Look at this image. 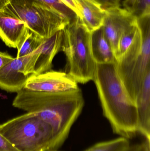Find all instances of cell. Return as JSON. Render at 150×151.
<instances>
[{"instance_id": "obj_16", "label": "cell", "mask_w": 150, "mask_h": 151, "mask_svg": "<svg viewBox=\"0 0 150 151\" xmlns=\"http://www.w3.org/2000/svg\"><path fill=\"white\" fill-rule=\"evenodd\" d=\"M123 5L137 19L150 16V0H124Z\"/></svg>"}, {"instance_id": "obj_11", "label": "cell", "mask_w": 150, "mask_h": 151, "mask_svg": "<svg viewBox=\"0 0 150 151\" xmlns=\"http://www.w3.org/2000/svg\"><path fill=\"white\" fill-rule=\"evenodd\" d=\"M138 134L150 139V70L144 76L135 100Z\"/></svg>"}, {"instance_id": "obj_20", "label": "cell", "mask_w": 150, "mask_h": 151, "mask_svg": "<svg viewBox=\"0 0 150 151\" xmlns=\"http://www.w3.org/2000/svg\"><path fill=\"white\" fill-rule=\"evenodd\" d=\"M105 11L119 8L121 0H94Z\"/></svg>"}, {"instance_id": "obj_8", "label": "cell", "mask_w": 150, "mask_h": 151, "mask_svg": "<svg viewBox=\"0 0 150 151\" xmlns=\"http://www.w3.org/2000/svg\"><path fill=\"white\" fill-rule=\"evenodd\" d=\"M29 55L15 58L0 70V88L8 92L17 93L24 88L30 76L23 72L24 66Z\"/></svg>"}, {"instance_id": "obj_1", "label": "cell", "mask_w": 150, "mask_h": 151, "mask_svg": "<svg viewBox=\"0 0 150 151\" xmlns=\"http://www.w3.org/2000/svg\"><path fill=\"white\" fill-rule=\"evenodd\" d=\"M12 103L16 108L35 112L52 127L54 150L57 151L68 136L71 127L81 114L84 99L80 89L50 93L22 89Z\"/></svg>"}, {"instance_id": "obj_17", "label": "cell", "mask_w": 150, "mask_h": 151, "mask_svg": "<svg viewBox=\"0 0 150 151\" xmlns=\"http://www.w3.org/2000/svg\"><path fill=\"white\" fill-rule=\"evenodd\" d=\"M130 140L120 137L98 143L84 151H122L129 145Z\"/></svg>"}, {"instance_id": "obj_18", "label": "cell", "mask_w": 150, "mask_h": 151, "mask_svg": "<svg viewBox=\"0 0 150 151\" xmlns=\"http://www.w3.org/2000/svg\"><path fill=\"white\" fill-rule=\"evenodd\" d=\"M42 2L53 8L66 17L70 21L77 17L76 14L61 0H42Z\"/></svg>"}, {"instance_id": "obj_23", "label": "cell", "mask_w": 150, "mask_h": 151, "mask_svg": "<svg viewBox=\"0 0 150 151\" xmlns=\"http://www.w3.org/2000/svg\"><path fill=\"white\" fill-rule=\"evenodd\" d=\"M14 58L5 52L0 51V70L13 60Z\"/></svg>"}, {"instance_id": "obj_25", "label": "cell", "mask_w": 150, "mask_h": 151, "mask_svg": "<svg viewBox=\"0 0 150 151\" xmlns=\"http://www.w3.org/2000/svg\"></svg>"}, {"instance_id": "obj_14", "label": "cell", "mask_w": 150, "mask_h": 151, "mask_svg": "<svg viewBox=\"0 0 150 151\" xmlns=\"http://www.w3.org/2000/svg\"><path fill=\"white\" fill-rule=\"evenodd\" d=\"M118 8L106 11V16L102 26L106 36L111 44L114 56L117 52L120 37Z\"/></svg>"}, {"instance_id": "obj_5", "label": "cell", "mask_w": 150, "mask_h": 151, "mask_svg": "<svg viewBox=\"0 0 150 151\" xmlns=\"http://www.w3.org/2000/svg\"><path fill=\"white\" fill-rule=\"evenodd\" d=\"M137 19L141 33L116 62L120 76L135 103L144 76L150 70V16Z\"/></svg>"}, {"instance_id": "obj_7", "label": "cell", "mask_w": 150, "mask_h": 151, "mask_svg": "<svg viewBox=\"0 0 150 151\" xmlns=\"http://www.w3.org/2000/svg\"><path fill=\"white\" fill-rule=\"evenodd\" d=\"M24 88L40 92H64L79 89L77 83L66 72L50 70L29 76Z\"/></svg>"}, {"instance_id": "obj_21", "label": "cell", "mask_w": 150, "mask_h": 151, "mask_svg": "<svg viewBox=\"0 0 150 151\" xmlns=\"http://www.w3.org/2000/svg\"><path fill=\"white\" fill-rule=\"evenodd\" d=\"M0 151H19L0 134Z\"/></svg>"}, {"instance_id": "obj_19", "label": "cell", "mask_w": 150, "mask_h": 151, "mask_svg": "<svg viewBox=\"0 0 150 151\" xmlns=\"http://www.w3.org/2000/svg\"><path fill=\"white\" fill-rule=\"evenodd\" d=\"M122 151H150V139L139 134L130 140L129 145Z\"/></svg>"}, {"instance_id": "obj_4", "label": "cell", "mask_w": 150, "mask_h": 151, "mask_svg": "<svg viewBox=\"0 0 150 151\" xmlns=\"http://www.w3.org/2000/svg\"><path fill=\"white\" fill-rule=\"evenodd\" d=\"M0 134L19 151H55L53 128L33 112L0 124Z\"/></svg>"}, {"instance_id": "obj_15", "label": "cell", "mask_w": 150, "mask_h": 151, "mask_svg": "<svg viewBox=\"0 0 150 151\" xmlns=\"http://www.w3.org/2000/svg\"><path fill=\"white\" fill-rule=\"evenodd\" d=\"M44 39L29 30L17 47L16 58H19L32 54L41 45Z\"/></svg>"}, {"instance_id": "obj_13", "label": "cell", "mask_w": 150, "mask_h": 151, "mask_svg": "<svg viewBox=\"0 0 150 151\" xmlns=\"http://www.w3.org/2000/svg\"><path fill=\"white\" fill-rule=\"evenodd\" d=\"M90 44L92 57L96 63H116L114 53L103 27L91 33Z\"/></svg>"}, {"instance_id": "obj_9", "label": "cell", "mask_w": 150, "mask_h": 151, "mask_svg": "<svg viewBox=\"0 0 150 151\" xmlns=\"http://www.w3.org/2000/svg\"><path fill=\"white\" fill-rule=\"evenodd\" d=\"M29 30L24 21L0 9V39L7 46L17 48Z\"/></svg>"}, {"instance_id": "obj_22", "label": "cell", "mask_w": 150, "mask_h": 151, "mask_svg": "<svg viewBox=\"0 0 150 151\" xmlns=\"http://www.w3.org/2000/svg\"><path fill=\"white\" fill-rule=\"evenodd\" d=\"M69 8H70L77 17L82 19V13L79 6L76 3L74 0H61Z\"/></svg>"}, {"instance_id": "obj_3", "label": "cell", "mask_w": 150, "mask_h": 151, "mask_svg": "<svg viewBox=\"0 0 150 151\" xmlns=\"http://www.w3.org/2000/svg\"><path fill=\"white\" fill-rule=\"evenodd\" d=\"M91 33L78 17L63 29L61 50L67 58L66 73L77 83L94 79L96 63L91 50Z\"/></svg>"}, {"instance_id": "obj_2", "label": "cell", "mask_w": 150, "mask_h": 151, "mask_svg": "<svg viewBox=\"0 0 150 151\" xmlns=\"http://www.w3.org/2000/svg\"><path fill=\"white\" fill-rule=\"evenodd\" d=\"M93 81L103 113L114 133L129 140L136 137L139 134L136 105L120 76L116 63H96Z\"/></svg>"}, {"instance_id": "obj_10", "label": "cell", "mask_w": 150, "mask_h": 151, "mask_svg": "<svg viewBox=\"0 0 150 151\" xmlns=\"http://www.w3.org/2000/svg\"><path fill=\"white\" fill-rule=\"evenodd\" d=\"M63 35L62 29L50 38L44 39L41 45L37 49L33 74H40L51 70L53 58L61 50Z\"/></svg>"}, {"instance_id": "obj_6", "label": "cell", "mask_w": 150, "mask_h": 151, "mask_svg": "<svg viewBox=\"0 0 150 151\" xmlns=\"http://www.w3.org/2000/svg\"><path fill=\"white\" fill-rule=\"evenodd\" d=\"M3 9L24 21L30 31L43 39L50 38L70 22L53 8L36 0H11Z\"/></svg>"}, {"instance_id": "obj_12", "label": "cell", "mask_w": 150, "mask_h": 151, "mask_svg": "<svg viewBox=\"0 0 150 151\" xmlns=\"http://www.w3.org/2000/svg\"><path fill=\"white\" fill-rule=\"evenodd\" d=\"M79 6L83 24L90 32L101 27L106 16V11L94 0H74Z\"/></svg>"}, {"instance_id": "obj_24", "label": "cell", "mask_w": 150, "mask_h": 151, "mask_svg": "<svg viewBox=\"0 0 150 151\" xmlns=\"http://www.w3.org/2000/svg\"><path fill=\"white\" fill-rule=\"evenodd\" d=\"M10 1L11 0H0V9H3Z\"/></svg>"}]
</instances>
